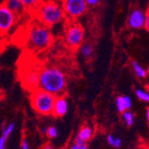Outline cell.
<instances>
[{
  "label": "cell",
  "mask_w": 149,
  "mask_h": 149,
  "mask_svg": "<svg viewBox=\"0 0 149 149\" xmlns=\"http://www.w3.org/2000/svg\"><path fill=\"white\" fill-rule=\"evenodd\" d=\"M67 79L64 72L56 66H46L39 72L38 88L55 97H61L65 92Z\"/></svg>",
  "instance_id": "6da1fadb"
},
{
  "label": "cell",
  "mask_w": 149,
  "mask_h": 149,
  "mask_svg": "<svg viewBox=\"0 0 149 149\" xmlns=\"http://www.w3.org/2000/svg\"><path fill=\"white\" fill-rule=\"evenodd\" d=\"M53 42V35L49 27L37 23L32 25L27 35V45L34 51H45Z\"/></svg>",
  "instance_id": "7a4b0ae2"
},
{
  "label": "cell",
  "mask_w": 149,
  "mask_h": 149,
  "mask_svg": "<svg viewBox=\"0 0 149 149\" xmlns=\"http://www.w3.org/2000/svg\"><path fill=\"white\" fill-rule=\"evenodd\" d=\"M36 15L40 23L50 28L60 23L63 20L65 13L63 6L53 0H48L40 4L36 9Z\"/></svg>",
  "instance_id": "3957f363"
},
{
  "label": "cell",
  "mask_w": 149,
  "mask_h": 149,
  "mask_svg": "<svg viewBox=\"0 0 149 149\" xmlns=\"http://www.w3.org/2000/svg\"><path fill=\"white\" fill-rule=\"evenodd\" d=\"M30 98L33 109L38 114L40 115L52 114L56 97L40 88H36L31 91Z\"/></svg>",
  "instance_id": "277c9868"
},
{
  "label": "cell",
  "mask_w": 149,
  "mask_h": 149,
  "mask_svg": "<svg viewBox=\"0 0 149 149\" xmlns=\"http://www.w3.org/2000/svg\"><path fill=\"white\" fill-rule=\"evenodd\" d=\"M65 43L71 48H77L83 43L84 29L78 23L70 24L65 31Z\"/></svg>",
  "instance_id": "5b68a950"
},
{
  "label": "cell",
  "mask_w": 149,
  "mask_h": 149,
  "mask_svg": "<svg viewBox=\"0 0 149 149\" xmlns=\"http://www.w3.org/2000/svg\"><path fill=\"white\" fill-rule=\"evenodd\" d=\"M88 4L85 0H63V8L65 15L71 19H78L87 12Z\"/></svg>",
  "instance_id": "8992f818"
},
{
  "label": "cell",
  "mask_w": 149,
  "mask_h": 149,
  "mask_svg": "<svg viewBox=\"0 0 149 149\" xmlns=\"http://www.w3.org/2000/svg\"><path fill=\"white\" fill-rule=\"evenodd\" d=\"M17 21V15L5 4L0 5V35H6L13 28Z\"/></svg>",
  "instance_id": "52a82bcc"
},
{
  "label": "cell",
  "mask_w": 149,
  "mask_h": 149,
  "mask_svg": "<svg viewBox=\"0 0 149 149\" xmlns=\"http://www.w3.org/2000/svg\"><path fill=\"white\" fill-rule=\"evenodd\" d=\"M39 72L36 68H29L22 72V82L23 86L30 89L31 91L38 88V80H39Z\"/></svg>",
  "instance_id": "ba28073f"
},
{
  "label": "cell",
  "mask_w": 149,
  "mask_h": 149,
  "mask_svg": "<svg viewBox=\"0 0 149 149\" xmlns=\"http://www.w3.org/2000/svg\"><path fill=\"white\" fill-rule=\"evenodd\" d=\"M145 21L146 13L140 9H135L130 13L128 22L130 28L135 30H140L145 25Z\"/></svg>",
  "instance_id": "9c48e42d"
},
{
  "label": "cell",
  "mask_w": 149,
  "mask_h": 149,
  "mask_svg": "<svg viewBox=\"0 0 149 149\" xmlns=\"http://www.w3.org/2000/svg\"><path fill=\"white\" fill-rule=\"evenodd\" d=\"M67 111H68V102L66 98L63 96L57 97L54 104L52 114L56 117H63L67 113Z\"/></svg>",
  "instance_id": "30bf717a"
},
{
  "label": "cell",
  "mask_w": 149,
  "mask_h": 149,
  "mask_svg": "<svg viewBox=\"0 0 149 149\" xmlns=\"http://www.w3.org/2000/svg\"><path fill=\"white\" fill-rule=\"evenodd\" d=\"M13 13H15L16 15H20L25 10L23 5L20 0H6L4 3Z\"/></svg>",
  "instance_id": "8fae6325"
},
{
  "label": "cell",
  "mask_w": 149,
  "mask_h": 149,
  "mask_svg": "<svg viewBox=\"0 0 149 149\" xmlns=\"http://www.w3.org/2000/svg\"><path fill=\"white\" fill-rule=\"evenodd\" d=\"M93 137V130H92V128L88 125H85L83 126L79 130V131L78 132V135L76 139L83 141L85 143L88 142Z\"/></svg>",
  "instance_id": "7c38bea8"
},
{
  "label": "cell",
  "mask_w": 149,
  "mask_h": 149,
  "mask_svg": "<svg viewBox=\"0 0 149 149\" xmlns=\"http://www.w3.org/2000/svg\"><path fill=\"white\" fill-rule=\"evenodd\" d=\"M20 1L27 10L37 9L42 3V0H20Z\"/></svg>",
  "instance_id": "4fadbf2b"
},
{
  "label": "cell",
  "mask_w": 149,
  "mask_h": 149,
  "mask_svg": "<svg viewBox=\"0 0 149 149\" xmlns=\"http://www.w3.org/2000/svg\"><path fill=\"white\" fill-rule=\"evenodd\" d=\"M132 67H133V70H134L135 73L137 74L138 77L142 78V79L146 77L147 72L143 68V67L137 61H133L132 62Z\"/></svg>",
  "instance_id": "5bb4252c"
},
{
  "label": "cell",
  "mask_w": 149,
  "mask_h": 149,
  "mask_svg": "<svg viewBox=\"0 0 149 149\" xmlns=\"http://www.w3.org/2000/svg\"><path fill=\"white\" fill-rule=\"evenodd\" d=\"M79 51H80V54L82 55L83 57L85 58H89L92 56L93 55V47L87 43V44H83L80 46V48H79Z\"/></svg>",
  "instance_id": "9a60e30c"
},
{
  "label": "cell",
  "mask_w": 149,
  "mask_h": 149,
  "mask_svg": "<svg viewBox=\"0 0 149 149\" xmlns=\"http://www.w3.org/2000/svg\"><path fill=\"white\" fill-rule=\"evenodd\" d=\"M107 142H108V144H109L110 146H112L113 147H115V148L120 147L121 143H123V141H121V139L120 138L114 137L113 135H112V134L108 135V137H107Z\"/></svg>",
  "instance_id": "2e32d148"
},
{
  "label": "cell",
  "mask_w": 149,
  "mask_h": 149,
  "mask_svg": "<svg viewBox=\"0 0 149 149\" xmlns=\"http://www.w3.org/2000/svg\"><path fill=\"white\" fill-rule=\"evenodd\" d=\"M123 116L127 126L130 127L134 124V116L130 110H126L124 113H123Z\"/></svg>",
  "instance_id": "e0dca14e"
},
{
  "label": "cell",
  "mask_w": 149,
  "mask_h": 149,
  "mask_svg": "<svg viewBox=\"0 0 149 149\" xmlns=\"http://www.w3.org/2000/svg\"><path fill=\"white\" fill-rule=\"evenodd\" d=\"M116 106H117V110L120 113H124L127 110L126 109V105H125V102H124V97H118L116 98Z\"/></svg>",
  "instance_id": "ac0fdd59"
},
{
  "label": "cell",
  "mask_w": 149,
  "mask_h": 149,
  "mask_svg": "<svg viewBox=\"0 0 149 149\" xmlns=\"http://www.w3.org/2000/svg\"><path fill=\"white\" fill-rule=\"evenodd\" d=\"M136 95H137V97L139 100L149 103V93H147L146 91L138 88L136 90Z\"/></svg>",
  "instance_id": "d6986e66"
},
{
  "label": "cell",
  "mask_w": 149,
  "mask_h": 149,
  "mask_svg": "<svg viewBox=\"0 0 149 149\" xmlns=\"http://www.w3.org/2000/svg\"><path fill=\"white\" fill-rule=\"evenodd\" d=\"M70 149H88L87 143L81 141L78 139H75L74 142L72 143V145L71 146Z\"/></svg>",
  "instance_id": "ffe728a7"
},
{
  "label": "cell",
  "mask_w": 149,
  "mask_h": 149,
  "mask_svg": "<svg viewBox=\"0 0 149 149\" xmlns=\"http://www.w3.org/2000/svg\"><path fill=\"white\" fill-rule=\"evenodd\" d=\"M46 135L50 139H56L58 136V130L55 126H50L47 128Z\"/></svg>",
  "instance_id": "44dd1931"
},
{
  "label": "cell",
  "mask_w": 149,
  "mask_h": 149,
  "mask_svg": "<svg viewBox=\"0 0 149 149\" xmlns=\"http://www.w3.org/2000/svg\"><path fill=\"white\" fill-rule=\"evenodd\" d=\"M9 136L6 134H2V136L0 137V149H5L6 148V139H8Z\"/></svg>",
  "instance_id": "7402d4cb"
},
{
  "label": "cell",
  "mask_w": 149,
  "mask_h": 149,
  "mask_svg": "<svg viewBox=\"0 0 149 149\" xmlns=\"http://www.w3.org/2000/svg\"><path fill=\"white\" fill-rule=\"evenodd\" d=\"M124 97V102H125V105H126V109L127 110H130L131 106H132V101H131V98L128 96H125L123 97Z\"/></svg>",
  "instance_id": "603a6c76"
},
{
  "label": "cell",
  "mask_w": 149,
  "mask_h": 149,
  "mask_svg": "<svg viewBox=\"0 0 149 149\" xmlns=\"http://www.w3.org/2000/svg\"><path fill=\"white\" fill-rule=\"evenodd\" d=\"M21 149H31L30 143L27 139H23L21 143Z\"/></svg>",
  "instance_id": "cb8c5ba5"
},
{
  "label": "cell",
  "mask_w": 149,
  "mask_h": 149,
  "mask_svg": "<svg viewBox=\"0 0 149 149\" xmlns=\"http://www.w3.org/2000/svg\"><path fill=\"white\" fill-rule=\"evenodd\" d=\"M145 29L149 32V10H147V12L146 13V21H145Z\"/></svg>",
  "instance_id": "d4e9b609"
},
{
  "label": "cell",
  "mask_w": 149,
  "mask_h": 149,
  "mask_svg": "<svg viewBox=\"0 0 149 149\" xmlns=\"http://www.w3.org/2000/svg\"><path fill=\"white\" fill-rule=\"evenodd\" d=\"M85 1L89 6H97L100 3V0H85Z\"/></svg>",
  "instance_id": "484cf974"
},
{
  "label": "cell",
  "mask_w": 149,
  "mask_h": 149,
  "mask_svg": "<svg viewBox=\"0 0 149 149\" xmlns=\"http://www.w3.org/2000/svg\"><path fill=\"white\" fill-rule=\"evenodd\" d=\"M4 97H5V93H4L3 90L0 89V102H1L4 99Z\"/></svg>",
  "instance_id": "4316f807"
},
{
  "label": "cell",
  "mask_w": 149,
  "mask_h": 149,
  "mask_svg": "<svg viewBox=\"0 0 149 149\" xmlns=\"http://www.w3.org/2000/svg\"><path fill=\"white\" fill-rule=\"evenodd\" d=\"M44 149H54V148L52 147V146H51V145H49V144H47V145L44 146Z\"/></svg>",
  "instance_id": "83f0119b"
},
{
  "label": "cell",
  "mask_w": 149,
  "mask_h": 149,
  "mask_svg": "<svg viewBox=\"0 0 149 149\" xmlns=\"http://www.w3.org/2000/svg\"><path fill=\"white\" fill-rule=\"evenodd\" d=\"M146 119L149 123V108H147V110H146Z\"/></svg>",
  "instance_id": "f1b7e54d"
},
{
  "label": "cell",
  "mask_w": 149,
  "mask_h": 149,
  "mask_svg": "<svg viewBox=\"0 0 149 149\" xmlns=\"http://www.w3.org/2000/svg\"><path fill=\"white\" fill-rule=\"evenodd\" d=\"M47 128H46V127H44V128H42V132L43 133H47Z\"/></svg>",
  "instance_id": "f546056e"
},
{
  "label": "cell",
  "mask_w": 149,
  "mask_h": 149,
  "mask_svg": "<svg viewBox=\"0 0 149 149\" xmlns=\"http://www.w3.org/2000/svg\"><path fill=\"white\" fill-rule=\"evenodd\" d=\"M146 72H147L149 73V67H148V69H147V71H146Z\"/></svg>",
  "instance_id": "4dcf8cb0"
},
{
  "label": "cell",
  "mask_w": 149,
  "mask_h": 149,
  "mask_svg": "<svg viewBox=\"0 0 149 149\" xmlns=\"http://www.w3.org/2000/svg\"><path fill=\"white\" fill-rule=\"evenodd\" d=\"M147 10H149V7H148V9H147Z\"/></svg>",
  "instance_id": "1f68e13d"
}]
</instances>
